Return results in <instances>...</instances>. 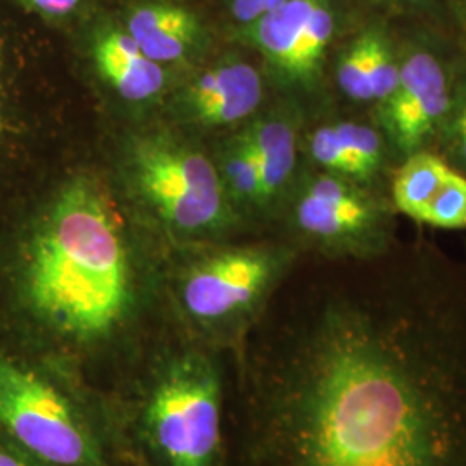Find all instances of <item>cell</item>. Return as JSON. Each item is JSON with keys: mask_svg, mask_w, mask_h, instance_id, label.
Here are the masks:
<instances>
[{"mask_svg": "<svg viewBox=\"0 0 466 466\" xmlns=\"http://www.w3.org/2000/svg\"><path fill=\"white\" fill-rule=\"evenodd\" d=\"M252 466H466V319L415 285L329 300L250 367Z\"/></svg>", "mask_w": 466, "mask_h": 466, "instance_id": "cell-1", "label": "cell"}, {"mask_svg": "<svg viewBox=\"0 0 466 466\" xmlns=\"http://www.w3.org/2000/svg\"><path fill=\"white\" fill-rule=\"evenodd\" d=\"M11 308L46 348L92 350L132 323L142 294L134 237L113 192L90 171L59 185L7 265Z\"/></svg>", "mask_w": 466, "mask_h": 466, "instance_id": "cell-2", "label": "cell"}, {"mask_svg": "<svg viewBox=\"0 0 466 466\" xmlns=\"http://www.w3.org/2000/svg\"><path fill=\"white\" fill-rule=\"evenodd\" d=\"M121 177L135 204L171 237L213 238L237 223L217 159L171 130L132 135L121 154Z\"/></svg>", "mask_w": 466, "mask_h": 466, "instance_id": "cell-3", "label": "cell"}, {"mask_svg": "<svg viewBox=\"0 0 466 466\" xmlns=\"http://www.w3.org/2000/svg\"><path fill=\"white\" fill-rule=\"evenodd\" d=\"M221 377L198 350L173 354L154 375L142 411L150 451L161 466H218Z\"/></svg>", "mask_w": 466, "mask_h": 466, "instance_id": "cell-4", "label": "cell"}, {"mask_svg": "<svg viewBox=\"0 0 466 466\" xmlns=\"http://www.w3.org/2000/svg\"><path fill=\"white\" fill-rule=\"evenodd\" d=\"M0 433L46 466H104L75 400L32 361L0 350Z\"/></svg>", "mask_w": 466, "mask_h": 466, "instance_id": "cell-5", "label": "cell"}, {"mask_svg": "<svg viewBox=\"0 0 466 466\" xmlns=\"http://www.w3.org/2000/svg\"><path fill=\"white\" fill-rule=\"evenodd\" d=\"M294 259L283 246L221 248L180 271L177 300L187 319L208 332H235L256 317Z\"/></svg>", "mask_w": 466, "mask_h": 466, "instance_id": "cell-6", "label": "cell"}, {"mask_svg": "<svg viewBox=\"0 0 466 466\" xmlns=\"http://www.w3.org/2000/svg\"><path fill=\"white\" fill-rule=\"evenodd\" d=\"M380 206L356 182L330 173L309 178L294 200L296 230L333 256L371 259L382 254L387 223Z\"/></svg>", "mask_w": 466, "mask_h": 466, "instance_id": "cell-7", "label": "cell"}, {"mask_svg": "<svg viewBox=\"0 0 466 466\" xmlns=\"http://www.w3.org/2000/svg\"><path fill=\"white\" fill-rule=\"evenodd\" d=\"M333 30L329 0H285L238 34L259 50L280 84L309 88L319 78Z\"/></svg>", "mask_w": 466, "mask_h": 466, "instance_id": "cell-8", "label": "cell"}, {"mask_svg": "<svg viewBox=\"0 0 466 466\" xmlns=\"http://www.w3.org/2000/svg\"><path fill=\"white\" fill-rule=\"evenodd\" d=\"M259 69L240 57H225L204 67L178 88L171 102L177 121L204 130L230 128L249 119L263 104Z\"/></svg>", "mask_w": 466, "mask_h": 466, "instance_id": "cell-9", "label": "cell"}, {"mask_svg": "<svg viewBox=\"0 0 466 466\" xmlns=\"http://www.w3.org/2000/svg\"><path fill=\"white\" fill-rule=\"evenodd\" d=\"M451 99L450 80L442 63L429 52L410 54L400 63L392 94L379 104L383 128L400 150L410 156L421 150L442 127Z\"/></svg>", "mask_w": 466, "mask_h": 466, "instance_id": "cell-10", "label": "cell"}, {"mask_svg": "<svg viewBox=\"0 0 466 466\" xmlns=\"http://www.w3.org/2000/svg\"><path fill=\"white\" fill-rule=\"evenodd\" d=\"M147 57L161 66L192 61L206 47L199 16L169 0H144L132 5L121 26Z\"/></svg>", "mask_w": 466, "mask_h": 466, "instance_id": "cell-11", "label": "cell"}, {"mask_svg": "<svg viewBox=\"0 0 466 466\" xmlns=\"http://www.w3.org/2000/svg\"><path fill=\"white\" fill-rule=\"evenodd\" d=\"M92 61L100 80L127 104L149 106L167 96L169 69L147 57L123 28L96 35Z\"/></svg>", "mask_w": 466, "mask_h": 466, "instance_id": "cell-12", "label": "cell"}, {"mask_svg": "<svg viewBox=\"0 0 466 466\" xmlns=\"http://www.w3.org/2000/svg\"><path fill=\"white\" fill-rule=\"evenodd\" d=\"M263 185V206L277 199L290 184L298 161L296 127L282 115L261 117L246 128Z\"/></svg>", "mask_w": 466, "mask_h": 466, "instance_id": "cell-13", "label": "cell"}, {"mask_svg": "<svg viewBox=\"0 0 466 466\" xmlns=\"http://www.w3.org/2000/svg\"><path fill=\"white\" fill-rule=\"evenodd\" d=\"M451 171L452 167L432 152L421 149L410 154L392 180V200L398 211L420 221Z\"/></svg>", "mask_w": 466, "mask_h": 466, "instance_id": "cell-14", "label": "cell"}, {"mask_svg": "<svg viewBox=\"0 0 466 466\" xmlns=\"http://www.w3.org/2000/svg\"><path fill=\"white\" fill-rule=\"evenodd\" d=\"M217 165L223 185L237 209L240 206H263L261 173L246 130L232 137L228 144L223 146Z\"/></svg>", "mask_w": 466, "mask_h": 466, "instance_id": "cell-15", "label": "cell"}, {"mask_svg": "<svg viewBox=\"0 0 466 466\" xmlns=\"http://www.w3.org/2000/svg\"><path fill=\"white\" fill-rule=\"evenodd\" d=\"M361 36L365 42L367 100L382 104L398 84L400 63H398L390 44L380 32L368 30Z\"/></svg>", "mask_w": 466, "mask_h": 466, "instance_id": "cell-16", "label": "cell"}, {"mask_svg": "<svg viewBox=\"0 0 466 466\" xmlns=\"http://www.w3.org/2000/svg\"><path fill=\"white\" fill-rule=\"evenodd\" d=\"M418 223L441 230H465L466 177L452 169Z\"/></svg>", "mask_w": 466, "mask_h": 466, "instance_id": "cell-17", "label": "cell"}, {"mask_svg": "<svg viewBox=\"0 0 466 466\" xmlns=\"http://www.w3.org/2000/svg\"><path fill=\"white\" fill-rule=\"evenodd\" d=\"M332 127L342 147L350 154V159L360 169L361 180L363 182L370 180L382 167V138L373 128L361 123L342 121V123H332Z\"/></svg>", "mask_w": 466, "mask_h": 466, "instance_id": "cell-18", "label": "cell"}, {"mask_svg": "<svg viewBox=\"0 0 466 466\" xmlns=\"http://www.w3.org/2000/svg\"><path fill=\"white\" fill-rule=\"evenodd\" d=\"M308 150L311 159L325 173L348 178L356 184L363 182L360 169L350 159V154L342 147L332 125H323L311 134L308 140Z\"/></svg>", "mask_w": 466, "mask_h": 466, "instance_id": "cell-19", "label": "cell"}, {"mask_svg": "<svg viewBox=\"0 0 466 466\" xmlns=\"http://www.w3.org/2000/svg\"><path fill=\"white\" fill-rule=\"evenodd\" d=\"M335 78L339 88L352 100L367 102L365 90V42L363 36L350 44L337 65Z\"/></svg>", "mask_w": 466, "mask_h": 466, "instance_id": "cell-20", "label": "cell"}, {"mask_svg": "<svg viewBox=\"0 0 466 466\" xmlns=\"http://www.w3.org/2000/svg\"><path fill=\"white\" fill-rule=\"evenodd\" d=\"M442 127L451 152L466 167V85L460 88L456 99H451L450 111Z\"/></svg>", "mask_w": 466, "mask_h": 466, "instance_id": "cell-21", "label": "cell"}, {"mask_svg": "<svg viewBox=\"0 0 466 466\" xmlns=\"http://www.w3.org/2000/svg\"><path fill=\"white\" fill-rule=\"evenodd\" d=\"M283 2L285 0H228V9L240 30L271 13Z\"/></svg>", "mask_w": 466, "mask_h": 466, "instance_id": "cell-22", "label": "cell"}, {"mask_svg": "<svg viewBox=\"0 0 466 466\" xmlns=\"http://www.w3.org/2000/svg\"><path fill=\"white\" fill-rule=\"evenodd\" d=\"M25 7L47 19H63L71 16L84 0H19Z\"/></svg>", "mask_w": 466, "mask_h": 466, "instance_id": "cell-23", "label": "cell"}, {"mask_svg": "<svg viewBox=\"0 0 466 466\" xmlns=\"http://www.w3.org/2000/svg\"><path fill=\"white\" fill-rule=\"evenodd\" d=\"M0 466H46L0 433Z\"/></svg>", "mask_w": 466, "mask_h": 466, "instance_id": "cell-24", "label": "cell"}, {"mask_svg": "<svg viewBox=\"0 0 466 466\" xmlns=\"http://www.w3.org/2000/svg\"><path fill=\"white\" fill-rule=\"evenodd\" d=\"M9 127H11V121H9L7 97H5L4 86H2V82H0V152H2L4 146H5L7 135H9Z\"/></svg>", "mask_w": 466, "mask_h": 466, "instance_id": "cell-25", "label": "cell"}]
</instances>
